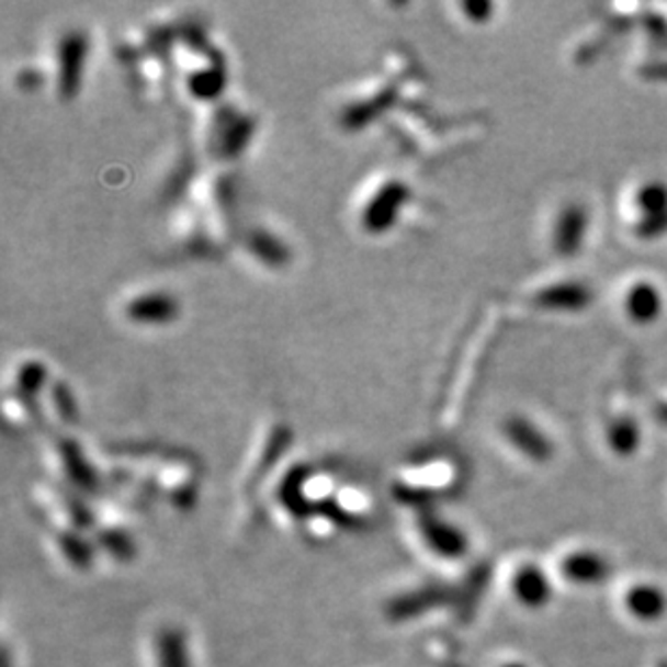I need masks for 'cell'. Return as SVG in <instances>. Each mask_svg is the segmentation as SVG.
<instances>
[{"instance_id":"1","label":"cell","mask_w":667,"mask_h":667,"mask_svg":"<svg viewBox=\"0 0 667 667\" xmlns=\"http://www.w3.org/2000/svg\"><path fill=\"white\" fill-rule=\"evenodd\" d=\"M633 225L631 231L642 242L667 236V182L646 180L631 195Z\"/></svg>"},{"instance_id":"2","label":"cell","mask_w":667,"mask_h":667,"mask_svg":"<svg viewBox=\"0 0 667 667\" xmlns=\"http://www.w3.org/2000/svg\"><path fill=\"white\" fill-rule=\"evenodd\" d=\"M590 225H592V214L586 203L581 201L564 203L551 225V234H549L551 251L557 258H575L584 249L590 236Z\"/></svg>"},{"instance_id":"3","label":"cell","mask_w":667,"mask_h":667,"mask_svg":"<svg viewBox=\"0 0 667 667\" xmlns=\"http://www.w3.org/2000/svg\"><path fill=\"white\" fill-rule=\"evenodd\" d=\"M412 534L419 544L439 559H461L468 551V538L454 523L434 512H417L412 521Z\"/></svg>"},{"instance_id":"4","label":"cell","mask_w":667,"mask_h":667,"mask_svg":"<svg viewBox=\"0 0 667 667\" xmlns=\"http://www.w3.org/2000/svg\"><path fill=\"white\" fill-rule=\"evenodd\" d=\"M595 301V290L586 281H551L530 294V303L549 314H579Z\"/></svg>"},{"instance_id":"5","label":"cell","mask_w":667,"mask_h":667,"mask_svg":"<svg viewBox=\"0 0 667 667\" xmlns=\"http://www.w3.org/2000/svg\"><path fill=\"white\" fill-rule=\"evenodd\" d=\"M624 314L635 325H653L664 316L666 296L664 290L651 279H635L622 296Z\"/></svg>"},{"instance_id":"6","label":"cell","mask_w":667,"mask_h":667,"mask_svg":"<svg viewBox=\"0 0 667 667\" xmlns=\"http://www.w3.org/2000/svg\"><path fill=\"white\" fill-rule=\"evenodd\" d=\"M189 637L178 626H160L149 637L151 667H193Z\"/></svg>"},{"instance_id":"7","label":"cell","mask_w":667,"mask_h":667,"mask_svg":"<svg viewBox=\"0 0 667 667\" xmlns=\"http://www.w3.org/2000/svg\"><path fill=\"white\" fill-rule=\"evenodd\" d=\"M504 434L510 441V445L517 448V452H521L530 461L544 463L553 456L551 439L544 434L542 428H538L534 421L528 419V417H521V415L510 417L504 423Z\"/></svg>"},{"instance_id":"8","label":"cell","mask_w":667,"mask_h":667,"mask_svg":"<svg viewBox=\"0 0 667 667\" xmlns=\"http://www.w3.org/2000/svg\"><path fill=\"white\" fill-rule=\"evenodd\" d=\"M562 575L577 586L601 584L609 575V564L595 551H575L562 559Z\"/></svg>"},{"instance_id":"9","label":"cell","mask_w":667,"mask_h":667,"mask_svg":"<svg viewBox=\"0 0 667 667\" xmlns=\"http://www.w3.org/2000/svg\"><path fill=\"white\" fill-rule=\"evenodd\" d=\"M512 595L523 607L540 609L551 601V584L538 566H521L512 577Z\"/></svg>"},{"instance_id":"10","label":"cell","mask_w":667,"mask_h":667,"mask_svg":"<svg viewBox=\"0 0 667 667\" xmlns=\"http://www.w3.org/2000/svg\"><path fill=\"white\" fill-rule=\"evenodd\" d=\"M626 611L640 622H657L667 613L666 592L653 584L633 586L624 597Z\"/></svg>"},{"instance_id":"11","label":"cell","mask_w":667,"mask_h":667,"mask_svg":"<svg viewBox=\"0 0 667 667\" xmlns=\"http://www.w3.org/2000/svg\"><path fill=\"white\" fill-rule=\"evenodd\" d=\"M607 445L615 456H633L642 445V428L637 419L629 412L615 415L607 426Z\"/></svg>"},{"instance_id":"12","label":"cell","mask_w":667,"mask_h":667,"mask_svg":"<svg viewBox=\"0 0 667 667\" xmlns=\"http://www.w3.org/2000/svg\"><path fill=\"white\" fill-rule=\"evenodd\" d=\"M637 69H640V76L646 80L667 82V59H653Z\"/></svg>"},{"instance_id":"13","label":"cell","mask_w":667,"mask_h":667,"mask_svg":"<svg viewBox=\"0 0 667 667\" xmlns=\"http://www.w3.org/2000/svg\"><path fill=\"white\" fill-rule=\"evenodd\" d=\"M653 415L655 419L666 426L667 428V398H659V400L653 402Z\"/></svg>"},{"instance_id":"14","label":"cell","mask_w":667,"mask_h":667,"mask_svg":"<svg viewBox=\"0 0 667 667\" xmlns=\"http://www.w3.org/2000/svg\"><path fill=\"white\" fill-rule=\"evenodd\" d=\"M664 39H666V48H667V35H666V37H664Z\"/></svg>"},{"instance_id":"15","label":"cell","mask_w":667,"mask_h":667,"mask_svg":"<svg viewBox=\"0 0 667 667\" xmlns=\"http://www.w3.org/2000/svg\"><path fill=\"white\" fill-rule=\"evenodd\" d=\"M508 667H523V666H508Z\"/></svg>"}]
</instances>
